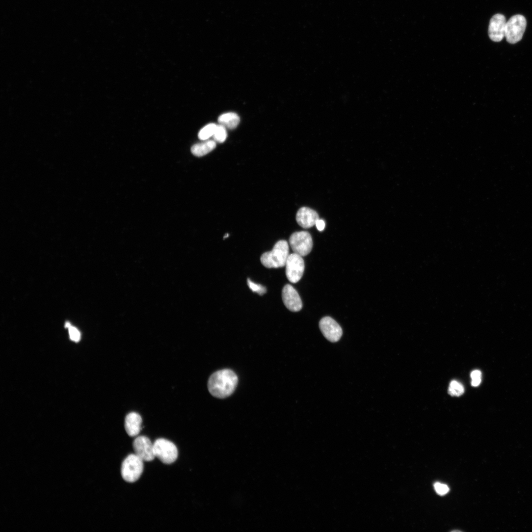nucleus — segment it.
<instances>
[{"label":"nucleus","mask_w":532,"mask_h":532,"mask_svg":"<svg viewBox=\"0 0 532 532\" xmlns=\"http://www.w3.org/2000/svg\"><path fill=\"white\" fill-rule=\"evenodd\" d=\"M472 385L477 387L479 385L481 381V372L479 370H475L471 373Z\"/></svg>","instance_id":"nucleus-20"},{"label":"nucleus","mask_w":532,"mask_h":532,"mask_svg":"<svg viewBox=\"0 0 532 532\" xmlns=\"http://www.w3.org/2000/svg\"><path fill=\"white\" fill-rule=\"evenodd\" d=\"M506 22L504 16L496 14L490 20L488 34L490 39L495 42H501L505 37Z\"/></svg>","instance_id":"nucleus-10"},{"label":"nucleus","mask_w":532,"mask_h":532,"mask_svg":"<svg viewBox=\"0 0 532 532\" xmlns=\"http://www.w3.org/2000/svg\"><path fill=\"white\" fill-rule=\"evenodd\" d=\"M283 302L290 311L297 312L301 310L303 303L296 290L291 285H287L282 292Z\"/></svg>","instance_id":"nucleus-11"},{"label":"nucleus","mask_w":532,"mask_h":532,"mask_svg":"<svg viewBox=\"0 0 532 532\" xmlns=\"http://www.w3.org/2000/svg\"><path fill=\"white\" fill-rule=\"evenodd\" d=\"M219 124L229 129L237 127L240 122L239 115L234 112H227L221 115L218 119Z\"/></svg>","instance_id":"nucleus-15"},{"label":"nucleus","mask_w":532,"mask_h":532,"mask_svg":"<svg viewBox=\"0 0 532 532\" xmlns=\"http://www.w3.org/2000/svg\"><path fill=\"white\" fill-rule=\"evenodd\" d=\"M316 225L318 229L320 231H323L325 227V222L323 220L321 219H319L317 221Z\"/></svg>","instance_id":"nucleus-23"},{"label":"nucleus","mask_w":532,"mask_h":532,"mask_svg":"<svg viewBox=\"0 0 532 532\" xmlns=\"http://www.w3.org/2000/svg\"><path fill=\"white\" fill-rule=\"evenodd\" d=\"M287 241L281 240L274 245L272 251L263 253L260 258L262 265L267 268H280L286 266L289 254Z\"/></svg>","instance_id":"nucleus-2"},{"label":"nucleus","mask_w":532,"mask_h":532,"mask_svg":"<svg viewBox=\"0 0 532 532\" xmlns=\"http://www.w3.org/2000/svg\"><path fill=\"white\" fill-rule=\"evenodd\" d=\"M229 236V234H226V235H225L224 236V239H226V238H228V237Z\"/></svg>","instance_id":"nucleus-24"},{"label":"nucleus","mask_w":532,"mask_h":532,"mask_svg":"<svg viewBox=\"0 0 532 532\" xmlns=\"http://www.w3.org/2000/svg\"><path fill=\"white\" fill-rule=\"evenodd\" d=\"M238 383L236 373L229 369H223L213 373L208 381V389L214 397L224 399L235 390Z\"/></svg>","instance_id":"nucleus-1"},{"label":"nucleus","mask_w":532,"mask_h":532,"mask_svg":"<svg viewBox=\"0 0 532 532\" xmlns=\"http://www.w3.org/2000/svg\"><path fill=\"white\" fill-rule=\"evenodd\" d=\"M227 137V132L226 128L221 124L217 125L213 136L214 141L216 142L222 143L225 141Z\"/></svg>","instance_id":"nucleus-17"},{"label":"nucleus","mask_w":532,"mask_h":532,"mask_svg":"<svg viewBox=\"0 0 532 532\" xmlns=\"http://www.w3.org/2000/svg\"><path fill=\"white\" fill-rule=\"evenodd\" d=\"M216 147V142L207 140L205 142L193 145L191 149L192 154L197 157H202L214 150Z\"/></svg>","instance_id":"nucleus-14"},{"label":"nucleus","mask_w":532,"mask_h":532,"mask_svg":"<svg viewBox=\"0 0 532 532\" xmlns=\"http://www.w3.org/2000/svg\"><path fill=\"white\" fill-rule=\"evenodd\" d=\"M143 461L135 454L128 455L122 464L121 473L123 479L130 483L138 480L143 472Z\"/></svg>","instance_id":"nucleus-3"},{"label":"nucleus","mask_w":532,"mask_h":532,"mask_svg":"<svg viewBox=\"0 0 532 532\" xmlns=\"http://www.w3.org/2000/svg\"><path fill=\"white\" fill-rule=\"evenodd\" d=\"M156 457L165 464L175 462L178 457V450L172 442L164 439H159L154 444Z\"/></svg>","instance_id":"nucleus-4"},{"label":"nucleus","mask_w":532,"mask_h":532,"mask_svg":"<svg viewBox=\"0 0 532 532\" xmlns=\"http://www.w3.org/2000/svg\"><path fill=\"white\" fill-rule=\"evenodd\" d=\"M216 126L217 125L214 123H210L203 128L198 133L199 139L207 141L213 137Z\"/></svg>","instance_id":"nucleus-16"},{"label":"nucleus","mask_w":532,"mask_h":532,"mask_svg":"<svg viewBox=\"0 0 532 532\" xmlns=\"http://www.w3.org/2000/svg\"><path fill=\"white\" fill-rule=\"evenodd\" d=\"M135 454L144 461L150 462L156 457L154 444L146 436H139L135 439L133 444Z\"/></svg>","instance_id":"nucleus-8"},{"label":"nucleus","mask_w":532,"mask_h":532,"mask_svg":"<svg viewBox=\"0 0 532 532\" xmlns=\"http://www.w3.org/2000/svg\"><path fill=\"white\" fill-rule=\"evenodd\" d=\"M319 328L324 336L330 342L339 341L343 335V330L339 324L332 318L326 317L319 322Z\"/></svg>","instance_id":"nucleus-9"},{"label":"nucleus","mask_w":532,"mask_h":532,"mask_svg":"<svg viewBox=\"0 0 532 532\" xmlns=\"http://www.w3.org/2000/svg\"><path fill=\"white\" fill-rule=\"evenodd\" d=\"M434 488L436 492L441 496L447 494L450 491V488L448 485L440 482L435 483Z\"/></svg>","instance_id":"nucleus-21"},{"label":"nucleus","mask_w":532,"mask_h":532,"mask_svg":"<svg viewBox=\"0 0 532 532\" xmlns=\"http://www.w3.org/2000/svg\"><path fill=\"white\" fill-rule=\"evenodd\" d=\"M247 285L253 293H256L260 295H263L267 292V290L265 287L253 283L249 279H247Z\"/></svg>","instance_id":"nucleus-19"},{"label":"nucleus","mask_w":532,"mask_h":532,"mask_svg":"<svg viewBox=\"0 0 532 532\" xmlns=\"http://www.w3.org/2000/svg\"><path fill=\"white\" fill-rule=\"evenodd\" d=\"M286 275L290 282L297 283L303 277L305 262L302 256L296 254H290L286 263Z\"/></svg>","instance_id":"nucleus-7"},{"label":"nucleus","mask_w":532,"mask_h":532,"mask_svg":"<svg viewBox=\"0 0 532 532\" xmlns=\"http://www.w3.org/2000/svg\"><path fill=\"white\" fill-rule=\"evenodd\" d=\"M290 243L294 253L302 257L308 255L313 246L312 237L306 231L293 233L290 237Z\"/></svg>","instance_id":"nucleus-6"},{"label":"nucleus","mask_w":532,"mask_h":532,"mask_svg":"<svg viewBox=\"0 0 532 532\" xmlns=\"http://www.w3.org/2000/svg\"><path fill=\"white\" fill-rule=\"evenodd\" d=\"M463 385L456 380H452L450 385L449 393L452 396H460L464 393Z\"/></svg>","instance_id":"nucleus-18"},{"label":"nucleus","mask_w":532,"mask_h":532,"mask_svg":"<svg viewBox=\"0 0 532 532\" xmlns=\"http://www.w3.org/2000/svg\"><path fill=\"white\" fill-rule=\"evenodd\" d=\"M527 26L524 17L515 15L506 22L505 37L508 43L514 44L522 39Z\"/></svg>","instance_id":"nucleus-5"},{"label":"nucleus","mask_w":532,"mask_h":532,"mask_svg":"<svg viewBox=\"0 0 532 532\" xmlns=\"http://www.w3.org/2000/svg\"><path fill=\"white\" fill-rule=\"evenodd\" d=\"M142 419L135 412H132L127 415L125 420V428L127 434L130 437H135L140 432Z\"/></svg>","instance_id":"nucleus-13"},{"label":"nucleus","mask_w":532,"mask_h":532,"mask_svg":"<svg viewBox=\"0 0 532 532\" xmlns=\"http://www.w3.org/2000/svg\"><path fill=\"white\" fill-rule=\"evenodd\" d=\"M319 219L318 213L314 210L308 208H300L296 214V220L302 227L308 229L316 225Z\"/></svg>","instance_id":"nucleus-12"},{"label":"nucleus","mask_w":532,"mask_h":532,"mask_svg":"<svg viewBox=\"0 0 532 532\" xmlns=\"http://www.w3.org/2000/svg\"><path fill=\"white\" fill-rule=\"evenodd\" d=\"M69 328V334L71 339L76 342H79L80 339V334L79 331L75 327L71 325Z\"/></svg>","instance_id":"nucleus-22"}]
</instances>
